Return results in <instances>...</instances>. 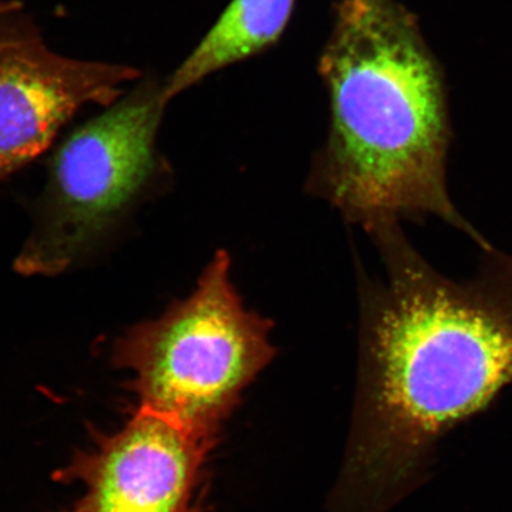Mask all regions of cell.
<instances>
[{"label":"cell","instance_id":"cell-1","mask_svg":"<svg viewBox=\"0 0 512 512\" xmlns=\"http://www.w3.org/2000/svg\"><path fill=\"white\" fill-rule=\"evenodd\" d=\"M369 234L386 278L363 285L355 412L330 512L389 511L426 480L441 437L512 384V255L488 244L457 281L400 222Z\"/></svg>","mask_w":512,"mask_h":512},{"label":"cell","instance_id":"cell-4","mask_svg":"<svg viewBox=\"0 0 512 512\" xmlns=\"http://www.w3.org/2000/svg\"><path fill=\"white\" fill-rule=\"evenodd\" d=\"M168 103L164 83L144 80L64 138L16 272L56 276L92 254L153 177Z\"/></svg>","mask_w":512,"mask_h":512},{"label":"cell","instance_id":"cell-5","mask_svg":"<svg viewBox=\"0 0 512 512\" xmlns=\"http://www.w3.org/2000/svg\"><path fill=\"white\" fill-rule=\"evenodd\" d=\"M136 67L60 55L20 0H0V183L50 148L83 107H107Z\"/></svg>","mask_w":512,"mask_h":512},{"label":"cell","instance_id":"cell-3","mask_svg":"<svg viewBox=\"0 0 512 512\" xmlns=\"http://www.w3.org/2000/svg\"><path fill=\"white\" fill-rule=\"evenodd\" d=\"M229 269L218 252L190 298L128 330L113 352L114 365L133 372L140 407L212 440L274 356L268 322L244 308Z\"/></svg>","mask_w":512,"mask_h":512},{"label":"cell","instance_id":"cell-6","mask_svg":"<svg viewBox=\"0 0 512 512\" xmlns=\"http://www.w3.org/2000/svg\"><path fill=\"white\" fill-rule=\"evenodd\" d=\"M215 440L138 407L126 426L74 456L56 480L80 481L72 512H198V474Z\"/></svg>","mask_w":512,"mask_h":512},{"label":"cell","instance_id":"cell-7","mask_svg":"<svg viewBox=\"0 0 512 512\" xmlns=\"http://www.w3.org/2000/svg\"><path fill=\"white\" fill-rule=\"evenodd\" d=\"M295 2L231 0L207 35L165 80V99L171 101L211 74L274 45L291 19Z\"/></svg>","mask_w":512,"mask_h":512},{"label":"cell","instance_id":"cell-2","mask_svg":"<svg viewBox=\"0 0 512 512\" xmlns=\"http://www.w3.org/2000/svg\"><path fill=\"white\" fill-rule=\"evenodd\" d=\"M319 73L330 97L320 194L367 232L436 217L487 247L448 191L446 83L416 16L400 0H342Z\"/></svg>","mask_w":512,"mask_h":512}]
</instances>
